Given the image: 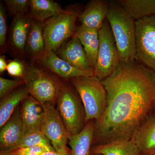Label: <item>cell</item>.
<instances>
[{
	"label": "cell",
	"instance_id": "cell-5",
	"mask_svg": "<svg viewBox=\"0 0 155 155\" xmlns=\"http://www.w3.org/2000/svg\"><path fill=\"white\" fill-rule=\"evenodd\" d=\"M56 104L69 135H75L81 131L87 124L85 112L80 97L72 84H63Z\"/></svg>",
	"mask_w": 155,
	"mask_h": 155
},
{
	"label": "cell",
	"instance_id": "cell-16",
	"mask_svg": "<svg viewBox=\"0 0 155 155\" xmlns=\"http://www.w3.org/2000/svg\"><path fill=\"white\" fill-rule=\"evenodd\" d=\"M31 19L28 14L14 17L10 31V41L13 48L20 54L25 51L26 41Z\"/></svg>",
	"mask_w": 155,
	"mask_h": 155
},
{
	"label": "cell",
	"instance_id": "cell-1",
	"mask_svg": "<svg viewBox=\"0 0 155 155\" xmlns=\"http://www.w3.org/2000/svg\"><path fill=\"white\" fill-rule=\"evenodd\" d=\"M101 81L107 105L96 122L94 139L98 145L131 139L155 106V72L136 61H120Z\"/></svg>",
	"mask_w": 155,
	"mask_h": 155
},
{
	"label": "cell",
	"instance_id": "cell-29",
	"mask_svg": "<svg viewBox=\"0 0 155 155\" xmlns=\"http://www.w3.org/2000/svg\"><path fill=\"white\" fill-rule=\"evenodd\" d=\"M48 151L44 148L38 147L19 148L10 151L11 155H40L42 153Z\"/></svg>",
	"mask_w": 155,
	"mask_h": 155
},
{
	"label": "cell",
	"instance_id": "cell-28",
	"mask_svg": "<svg viewBox=\"0 0 155 155\" xmlns=\"http://www.w3.org/2000/svg\"><path fill=\"white\" fill-rule=\"evenodd\" d=\"M7 15L2 4L0 5V46L1 50L5 47L7 33Z\"/></svg>",
	"mask_w": 155,
	"mask_h": 155
},
{
	"label": "cell",
	"instance_id": "cell-30",
	"mask_svg": "<svg viewBox=\"0 0 155 155\" xmlns=\"http://www.w3.org/2000/svg\"><path fill=\"white\" fill-rule=\"evenodd\" d=\"M40 155H71V150L67 151L58 152L57 151H47L42 153Z\"/></svg>",
	"mask_w": 155,
	"mask_h": 155
},
{
	"label": "cell",
	"instance_id": "cell-26",
	"mask_svg": "<svg viewBox=\"0 0 155 155\" xmlns=\"http://www.w3.org/2000/svg\"><path fill=\"white\" fill-rule=\"evenodd\" d=\"M25 84L23 79L11 80L0 78V98H2L10 93Z\"/></svg>",
	"mask_w": 155,
	"mask_h": 155
},
{
	"label": "cell",
	"instance_id": "cell-33",
	"mask_svg": "<svg viewBox=\"0 0 155 155\" xmlns=\"http://www.w3.org/2000/svg\"><path fill=\"white\" fill-rule=\"evenodd\" d=\"M93 155H101L97 154H94Z\"/></svg>",
	"mask_w": 155,
	"mask_h": 155
},
{
	"label": "cell",
	"instance_id": "cell-9",
	"mask_svg": "<svg viewBox=\"0 0 155 155\" xmlns=\"http://www.w3.org/2000/svg\"><path fill=\"white\" fill-rule=\"evenodd\" d=\"M45 114L41 130L58 152L69 150L67 147L69 135L55 105L50 103L43 104Z\"/></svg>",
	"mask_w": 155,
	"mask_h": 155
},
{
	"label": "cell",
	"instance_id": "cell-14",
	"mask_svg": "<svg viewBox=\"0 0 155 155\" xmlns=\"http://www.w3.org/2000/svg\"><path fill=\"white\" fill-rule=\"evenodd\" d=\"M109 10V1L92 0L78 17L81 25L99 30L107 19Z\"/></svg>",
	"mask_w": 155,
	"mask_h": 155
},
{
	"label": "cell",
	"instance_id": "cell-24",
	"mask_svg": "<svg viewBox=\"0 0 155 155\" xmlns=\"http://www.w3.org/2000/svg\"><path fill=\"white\" fill-rule=\"evenodd\" d=\"M31 147H41L48 151L55 150L41 131H32L24 134L17 148Z\"/></svg>",
	"mask_w": 155,
	"mask_h": 155
},
{
	"label": "cell",
	"instance_id": "cell-25",
	"mask_svg": "<svg viewBox=\"0 0 155 155\" xmlns=\"http://www.w3.org/2000/svg\"><path fill=\"white\" fill-rule=\"evenodd\" d=\"M5 2L9 14L14 17L29 11L30 0H6Z\"/></svg>",
	"mask_w": 155,
	"mask_h": 155
},
{
	"label": "cell",
	"instance_id": "cell-6",
	"mask_svg": "<svg viewBox=\"0 0 155 155\" xmlns=\"http://www.w3.org/2000/svg\"><path fill=\"white\" fill-rule=\"evenodd\" d=\"M80 13L78 7L74 6L45 21L43 30L45 54L56 52L67 40L73 36Z\"/></svg>",
	"mask_w": 155,
	"mask_h": 155
},
{
	"label": "cell",
	"instance_id": "cell-3",
	"mask_svg": "<svg viewBox=\"0 0 155 155\" xmlns=\"http://www.w3.org/2000/svg\"><path fill=\"white\" fill-rule=\"evenodd\" d=\"M70 81L83 104L86 123L99 120L107 105V92L101 81L95 76H81Z\"/></svg>",
	"mask_w": 155,
	"mask_h": 155
},
{
	"label": "cell",
	"instance_id": "cell-17",
	"mask_svg": "<svg viewBox=\"0 0 155 155\" xmlns=\"http://www.w3.org/2000/svg\"><path fill=\"white\" fill-rule=\"evenodd\" d=\"M73 35L80 41L91 66L94 69L100 45L99 30L81 25L76 28Z\"/></svg>",
	"mask_w": 155,
	"mask_h": 155
},
{
	"label": "cell",
	"instance_id": "cell-10",
	"mask_svg": "<svg viewBox=\"0 0 155 155\" xmlns=\"http://www.w3.org/2000/svg\"><path fill=\"white\" fill-rule=\"evenodd\" d=\"M20 113L24 134L32 131H41L45 114L43 104L28 95L21 102Z\"/></svg>",
	"mask_w": 155,
	"mask_h": 155
},
{
	"label": "cell",
	"instance_id": "cell-15",
	"mask_svg": "<svg viewBox=\"0 0 155 155\" xmlns=\"http://www.w3.org/2000/svg\"><path fill=\"white\" fill-rule=\"evenodd\" d=\"M131 139L140 150L141 155H155V115L147 118Z\"/></svg>",
	"mask_w": 155,
	"mask_h": 155
},
{
	"label": "cell",
	"instance_id": "cell-23",
	"mask_svg": "<svg viewBox=\"0 0 155 155\" xmlns=\"http://www.w3.org/2000/svg\"><path fill=\"white\" fill-rule=\"evenodd\" d=\"M116 1L135 21L155 15V0Z\"/></svg>",
	"mask_w": 155,
	"mask_h": 155
},
{
	"label": "cell",
	"instance_id": "cell-27",
	"mask_svg": "<svg viewBox=\"0 0 155 155\" xmlns=\"http://www.w3.org/2000/svg\"><path fill=\"white\" fill-rule=\"evenodd\" d=\"M25 68V65L22 62L19 60H14L8 64L6 70L11 76L22 78Z\"/></svg>",
	"mask_w": 155,
	"mask_h": 155
},
{
	"label": "cell",
	"instance_id": "cell-21",
	"mask_svg": "<svg viewBox=\"0 0 155 155\" xmlns=\"http://www.w3.org/2000/svg\"><path fill=\"white\" fill-rule=\"evenodd\" d=\"M92 153L101 155H141L140 150L132 139L97 145Z\"/></svg>",
	"mask_w": 155,
	"mask_h": 155
},
{
	"label": "cell",
	"instance_id": "cell-20",
	"mask_svg": "<svg viewBox=\"0 0 155 155\" xmlns=\"http://www.w3.org/2000/svg\"><path fill=\"white\" fill-rule=\"evenodd\" d=\"M29 95L25 84L20 86L7 94L0 102V127L8 121L19 106L25 98Z\"/></svg>",
	"mask_w": 155,
	"mask_h": 155
},
{
	"label": "cell",
	"instance_id": "cell-13",
	"mask_svg": "<svg viewBox=\"0 0 155 155\" xmlns=\"http://www.w3.org/2000/svg\"><path fill=\"white\" fill-rule=\"evenodd\" d=\"M55 53L61 59L78 69L94 72L89 62L83 46L79 39L74 35Z\"/></svg>",
	"mask_w": 155,
	"mask_h": 155
},
{
	"label": "cell",
	"instance_id": "cell-8",
	"mask_svg": "<svg viewBox=\"0 0 155 155\" xmlns=\"http://www.w3.org/2000/svg\"><path fill=\"white\" fill-rule=\"evenodd\" d=\"M135 23V61L155 72V15Z\"/></svg>",
	"mask_w": 155,
	"mask_h": 155
},
{
	"label": "cell",
	"instance_id": "cell-12",
	"mask_svg": "<svg viewBox=\"0 0 155 155\" xmlns=\"http://www.w3.org/2000/svg\"><path fill=\"white\" fill-rule=\"evenodd\" d=\"M41 64L53 74L67 80L81 76H94V71L76 68L60 58L55 52L45 54L40 60Z\"/></svg>",
	"mask_w": 155,
	"mask_h": 155
},
{
	"label": "cell",
	"instance_id": "cell-18",
	"mask_svg": "<svg viewBox=\"0 0 155 155\" xmlns=\"http://www.w3.org/2000/svg\"><path fill=\"white\" fill-rule=\"evenodd\" d=\"M45 21L32 19L28 31L26 50L33 60H40L45 54V44L43 30Z\"/></svg>",
	"mask_w": 155,
	"mask_h": 155
},
{
	"label": "cell",
	"instance_id": "cell-31",
	"mask_svg": "<svg viewBox=\"0 0 155 155\" xmlns=\"http://www.w3.org/2000/svg\"><path fill=\"white\" fill-rule=\"evenodd\" d=\"M8 64L6 63L5 58L2 56L0 57V73H2L7 70Z\"/></svg>",
	"mask_w": 155,
	"mask_h": 155
},
{
	"label": "cell",
	"instance_id": "cell-32",
	"mask_svg": "<svg viewBox=\"0 0 155 155\" xmlns=\"http://www.w3.org/2000/svg\"><path fill=\"white\" fill-rule=\"evenodd\" d=\"M0 155H11L10 151H1Z\"/></svg>",
	"mask_w": 155,
	"mask_h": 155
},
{
	"label": "cell",
	"instance_id": "cell-22",
	"mask_svg": "<svg viewBox=\"0 0 155 155\" xmlns=\"http://www.w3.org/2000/svg\"><path fill=\"white\" fill-rule=\"evenodd\" d=\"M66 10L52 0H30L28 15L33 20L46 21Z\"/></svg>",
	"mask_w": 155,
	"mask_h": 155
},
{
	"label": "cell",
	"instance_id": "cell-2",
	"mask_svg": "<svg viewBox=\"0 0 155 155\" xmlns=\"http://www.w3.org/2000/svg\"><path fill=\"white\" fill-rule=\"evenodd\" d=\"M110 27L121 62L135 61V21L116 1H109L107 18Z\"/></svg>",
	"mask_w": 155,
	"mask_h": 155
},
{
	"label": "cell",
	"instance_id": "cell-7",
	"mask_svg": "<svg viewBox=\"0 0 155 155\" xmlns=\"http://www.w3.org/2000/svg\"><path fill=\"white\" fill-rule=\"evenodd\" d=\"M100 45L95 76L101 81L114 72L120 62L119 53L110 27L106 19L99 30Z\"/></svg>",
	"mask_w": 155,
	"mask_h": 155
},
{
	"label": "cell",
	"instance_id": "cell-11",
	"mask_svg": "<svg viewBox=\"0 0 155 155\" xmlns=\"http://www.w3.org/2000/svg\"><path fill=\"white\" fill-rule=\"evenodd\" d=\"M24 135L23 124L18 106L5 124L1 127L0 147L1 150L11 151L16 149Z\"/></svg>",
	"mask_w": 155,
	"mask_h": 155
},
{
	"label": "cell",
	"instance_id": "cell-19",
	"mask_svg": "<svg viewBox=\"0 0 155 155\" xmlns=\"http://www.w3.org/2000/svg\"><path fill=\"white\" fill-rule=\"evenodd\" d=\"M95 123L93 120L87 123L84 128L77 134L70 136L69 143L71 155H90L94 137Z\"/></svg>",
	"mask_w": 155,
	"mask_h": 155
},
{
	"label": "cell",
	"instance_id": "cell-4",
	"mask_svg": "<svg viewBox=\"0 0 155 155\" xmlns=\"http://www.w3.org/2000/svg\"><path fill=\"white\" fill-rule=\"evenodd\" d=\"M22 79L34 98L42 104L55 105L63 84L53 73L34 65H25Z\"/></svg>",
	"mask_w": 155,
	"mask_h": 155
}]
</instances>
